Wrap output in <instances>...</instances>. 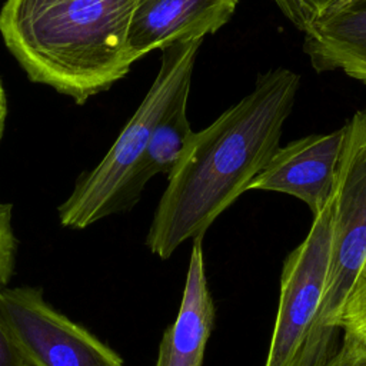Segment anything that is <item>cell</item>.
I'll use <instances>...</instances> for the list:
<instances>
[{"mask_svg": "<svg viewBox=\"0 0 366 366\" xmlns=\"http://www.w3.org/2000/svg\"><path fill=\"white\" fill-rule=\"evenodd\" d=\"M17 237L13 230V206L0 203V290L7 287L14 273Z\"/></svg>", "mask_w": 366, "mask_h": 366, "instance_id": "14", "label": "cell"}, {"mask_svg": "<svg viewBox=\"0 0 366 366\" xmlns=\"http://www.w3.org/2000/svg\"><path fill=\"white\" fill-rule=\"evenodd\" d=\"M325 366H366V350L343 340L336 355Z\"/></svg>", "mask_w": 366, "mask_h": 366, "instance_id": "15", "label": "cell"}, {"mask_svg": "<svg viewBox=\"0 0 366 366\" xmlns=\"http://www.w3.org/2000/svg\"><path fill=\"white\" fill-rule=\"evenodd\" d=\"M285 17L303 34L346 0H273Z\"/></svg>", "mask_w": 366, "mask_h": 366, "instance_id": "13", "label": "cell"}, {"mask_svg": "<svg viewBox=\"0 0 366 366\" xmlns=\"http://www.w3.org/2000/svg\"><path fill=\"white\" fill-rule=\"evenodd\" d=\"M202 239L193 240L182 303L163 333L154 366H202L213 329L214 306L207 289Z\"/></svg>", "mask_w": 366, "mask_h": 366, "instance_id": "9", "label": "cell"}, {"mask_svg": "<svg viewBox=\"0 0 366 366\" xmlns=\"http://www.w3.org/2000/svg\"><path fill=\"white\" fill-rule=\"evenodd\" d=\"M190 81L182 86L154 126L133 182V190L137 199H140L146 183L154 174L163 173L169 176L173 172L193 133L187 119Z\"/></svg>", "mask_w": 366, "mask_h": 366, "instance_id": "11", "label": "cell"}, {"mask_svg": "<svg viewBox=\"0 0 366 366\" xmlns=\"http://www.w3.org/2000/svg\"><path fill=\"white\" fill-rule=\"evenodd\" d=\"M312 67L342 70L366 86V0H346L303 34Z\"/></svg>", "mask_w": 366, "mask_h": 366, "instance_id": "10", "label": "cell"}, {"mask_svg": "<svg viewBox=\"0 0 366 366\" xmlns=\"http://www.w3.org/2000/svg\"><path fill=\"white\" fill-rule=\"evenodd\" d=\"M337 327L343 332V340L366 350V257L342 303Z\"/></svg>", "mask_w": 366, "mask_h": 366, "instance_id": "12", "label": "cell"}, {"mask_svg": "<svg viewBox=\"0 0 366 366\" xmlns=\"http://www.w3.org/2000/svg\"><path fill=\"white\" fill-rule=\"evenodd\" d=\"M239 0H137L127 37L132 61L153 50L216 33Z\"/></svg>", "mask_w": 366, "mask_h": 366, "instance_id": "8", "label": "cell"}, {"mask_svg": "<svg viewBox=\"0 0 366 366\" xmlns=\"http://www.w3.org/2000/svg\"><path fill=\"white\" fill-rule=\"evenodd\" d=\"M202 43L203 39L184 40L162 50L160 69L143 102L102 162L77 180L71 194L59 206L61 226L84 229L139 202L133 182L150 136L177 92L192 80Z\"/></svg>", "mask_w": 366, "mask_h": 366, "instance_id": "3", "label": "cell"}, {"mask_svg": "<svg viewBox=\"0 0 366 366\" xmlns=\"http://www.w3.org/2000/svg\"><path fill=\"white\" fill-rule=\"evenodd\" d=\"M137 0H4L0 34L27 77L77 104L110 89L133 61Z\"/></svg>", "mask_w": 366, "mask_h": 366, "instance_id": "2", "label": "cell"}, {"mask_svg": "<svg viewBox=\"0 0 366 366\" xmlns=\"http://www.w3.org/2000/svg\"><path fill=\"white\" fill-rule=\"evenodd\" d=\"M332 200L305 240L286 257L273 335L264 366H325L339 350L320 326L332 257Z\"/></svg>", "mask_w": 366, "mask_h": 366, "instance_id": "4", "label": "cell"}, {"mask_svg": "<svg viewBox=\"0 0 366 366\" xmlns=\"http://www.w3.org/2000/svg\"><path fill=\"white\" fill-rule=\"evenodd\" d=\"M345 127L315 133L279 147L249 190L279 192L305 202L313 214L333 197Z\"/></svg>", "mask_w": 366, "mask_h": 366, "instance_id": "7", "label": "cell"}, {"mask_svg": "<svg viewBox=\"0 0 366 366\" xmlns=\"http://www.w3.org/2000/svg\"><path fill=\"white\" fill-rule=\"evenodd\" d=\"M343 127L332 197V257L320 312V326L333 340L342 303L366 257V107L355 112Z\"/></svg>", "mask_w": 366, "mask_h": 366, "instance_id": "5", "label": "cell"}, {"mask_svg": "<svg viewBox=\"0 0 366 366\" xmlns=\"http://www.w3.org/2000/svg\"><path fill=\"white\" fill-rule=\"evenodd\" d=\"M0 325L30 366H124L117 352L54 309L41 287L0 290Z\"/></svg>", "mask_w": 366, "mask_h": 366, "instance_id": "6", "label": "cell"}, {"mask_svg": "<svg viewBox=\"0 0 366 366\" xmlns=\"http://www.w3.org/2000/svg\"><path fill=\"white\" fill-rule=\"evenodd\" d=\"M300 76L276 67L257 76L253 90L226 109L212 124L193 132L167 176L146 246L169 259L186 240L203 237L210 224L266 167L280 147Z\"/></svg>", "mask_w": 366, "mask_h": 366, "instance_id": "1", "label": "cell"}, {"mask_svg": "<svg viewBox=\"0 0 366 366\" xmlns=\"http://www.w3.org/2000/svg\"><path fill=\"white\" fill-rule=\"evenodd\" d=\"M6 119H7V99H6V90H4L1 79H0V142H1L3 133H4Z\"/></svg>", "mask_w": 366, "mask_h": 366, "instance_id": "17", "label": "cell"}, {"mask_svg": "<svg viewBox=\"0 0 366 366\" xmlns=\"http://www.w3.org/2000/svg\"><path fill=\"white\" fill-rule=\"evenodd\" d=\"M0 366H30L0 325Z\"/></svg>", "mask_w": 366, "mask_h": 366, "instance_id": "16", "label": "cell"}]
</instances>
